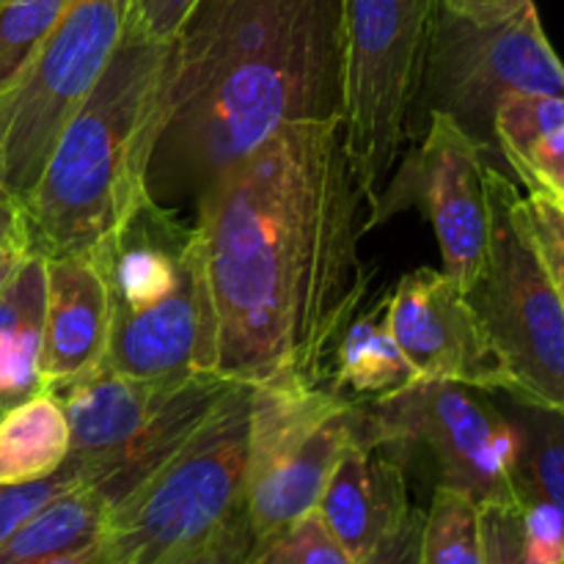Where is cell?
<instances>
[{
  "label": "cell",
  "instance_id": "33",
  "mask_svg": "<svg viewBox=\"0 0 564 564\" xmlns=\"http://www.w3.org/2000/svg\"><path fill=\"white\" fill-rule=\"evenodd\" d=\"M534 0H438V9L466 20H501L527 9Z\"/></svg>",
  "mask_w": 564,
  "mask_h": 564
},
{
  "label": "cell",
  "instance_id": "11",
  "mask_svg": "<svg viewBox=\"0 0 564 564\" xmlns=\"http://www.w3.org/2000/svg\"><path fill=\"white\" fill-rule=\"evenodd\" d=\"M510 94L564 97V66L540 25L538 6L501 20H466L438 9L419 108L449 116L496 152L494 116Z\"/></svg>",
  "mask_w": 564,
  "mask_h": 564
},
{
  "label": "cell",
  "instance_id": "32",
  "mask_svg": "<svg viewBox=\"0 0 564 564\" xmlns=\"http://www.w3.org/2000/svg\"><path fill=\"white\" fill-rule=\"evenodd\" d=\"M251 545L253 532L248 527L246 510H240L202 549H196L191 556H185V560L176 564H246Z\"/></svg>",
  "mask_w": 564,
  "mask_h": 564
},
{
  "label": "cell",
  "instance_id": "35",
  "mask_svg": "<svg viewBox=\"0 0 564 564\" xmlns=\"http://www.w3.org/2000/svg\"><path fill=\"white\" fill-rule=\"evenodd\" d=\"M28 253V240H25V229L17 231L3 248H0V292H3L6 281L11 279V273L17 270L20 259Z\"/></svg>",
  "mask_w": 564,
  "mask_h": 564
},
{
  "label": "cell",
  "instance_id": "12",
  "mask_svg": "<svg viewBox=\"0 0 564 564\" xmlns=\"http://www.w3.org/2000/svg\"><path fill=\"white\" fill-rule=\"evenodd\" d=\"M488 147L444 113L427 116V132L416 152L397 163L372 226L402 209L419 207L433 226L444 273L466 295L488 257Z\"/></svg>",
  "mask_w": 564,
  "mask_h": 564
},
{
  "label": "cell",
  "instance_id": "30",
  "mask_svg": "<svg viewBox=\"0 0 564 564\" xmlns=\"http://www.w3.org/2000/svg\"><path fill=\"white\" fill-rule=\"evenodd\" d=\"M196 3L198 0H132L124 33L152 42H171Z\"/></svg>",
  "mask_w": 564,
  "mask_h": 564
},
{
  "label": "cell",
  "instance_id": "7",
  "mask_svg": "<svg viewBox=\"0 0 564 564\" xmlns=\"http://www.w3.org/2000/svg\"><path fill=\"white\" fill-rule=\"evenodd\" d=\"M488 257L466 297L510 397L564 413V306L532 240L523 196L496 165H488Z\"/></svg>",
  "mask_w": 564,
  "mask_h": 564
},
{
  "label": "cell",
  "instance_id": "22",
  "mask_svg": "<svg viewBox=\"0 0 564 564\" xmlns=\"http://www.w3.org/2000/svg\"><path fill=\"white\" fill-rule=\"evenodd\" d=\"M510 397V394H507ZM512 400V419L518 430L516 499L518 507L551 505L564 516V413L554 408Z\"/></svg>",
  "mask_w": 564,
  "mask_h": 564
},
{
  "label": "cell",
  "instance_id": "3",
  "mask_svg": "<svg viewBox=\"0 0 564 564\" xmlns=\"http://www.w3.org/2000/svg\"><path fill=\"white\" fill-rule=\"evenodd\" d=\"M169 80L171 42L124 33L20 202L28 251L44 259L110 257L152 202L149 165L163 132Z\"/></svg>",
  "mask_w": 564,
  "mask_h": 564
},
{
  "label": "cell",
  "instance_id": "25",
  "mask_svg": "<svg viewBox=\"0 0 564 564\" xmlns=\"http://www.w3.org/2000/svg\"><path fill=\"white\" fill-rule=\"evenodd\" d=\"M246 564H358L334 540L317 512L286 527L273 538L253 540Z\"/></svg>",
  "mask_w": 564,
  "mask_h": 564
},
{
  "label": "cell",
  "instance_id": "4",
  "mask_svg": "<svg viewBox=\"0 0 564 564\" xmlns=\"http://www.w3.org/2000/svg\"><path fill=\"white\" fill-rule=\"evenodd\" d=\"M253 389L231 383L196 433L110 510L119 564H176L242 510Z\"/></svg>",
  "mask_w": 564,
  "mask_h": 564
},
{
  "label": "cell",
  "instance_id": "1",
  "mask_svg": "<svg viewBox=\"0 0 564 564\" xmlns=\"http://www.w3.org/2000/svg\"><path fill=\"white\" fill-rule=\"evenodd\" d=\"M369 209L341 121L295 124L218 176L193 207L231 383L323 386L330 347L369 297Z\"/></svg>",
  "mask_w": 564,
  "mask_h": 564
},
{
  "label": "cell",
  "instance_id": "28",
  "mask_svg": "<svg viewBox=\"0 0 564 564\" xmlns=\"http://www.w3.org/2000/svg\"><path fill=\"white\" fill-rule=\"evenodd\" d=\"M527 564H564V516L551 505H521Z\"/></svg>",
  "mask_w": 564,
  "mask_h": 564
},
{
  "label": "cell",
  "instance_id": "29",
  "mask_svg": "<svg viewBox=\"0 0 564 564\" xmlns=\"http://www.w3.org/2000/svg\"><path fill=\"white\" fill-rule=\"evenodd\" d=\"M485 564H527L521 510L516 505L479 507Z\"/></svg>",
  "mask_w": 564,
  "mask_h": 564
},
{
  "label": "cell",
  "instance_id": "38",
  "mask_svg": "<svg viewBox=\"0 0 564 564\" xmlns=\"http://www.w3.org/2000/svg\"><path fill=\"white\" fill-rule=\"evenodd\" d=\"M6 3V0H0V6H3Z\"/></svg>",
  "mask_w": 564,
  "mask_h": 564
},
{
  "label": "cell",
  "instance_id": "2",
  "mask_svg": "<svg viewBox=\"0 0 564 564\" xmlns=\"http://www.w3.org/2000/svg\"><path fill=\"white\" fill-rule=\"evenodd\" d=\"M341 121V0H198L171 39L154 204L185 213L295 124Z\"/></svg>",
  "mask_w": 564,
  "mask_h": 564
},
{
  "label": "cell",
  "instance_id": "10",
  "mask_svg": "<svg viewBox=\"0 0 564 564\" xmlns=\"http://www.w3.org/2000/svg\"><path fill=\"white\" fill-rule=\"evenodd\" d=\"M132 0H72L6 91L0 185L22 202L55 138L86 102L127 31Z\"/></svg>",
  "mask_w": 564,
  "mask_h": 564
},
{
  "label": "cell",
  "instance_id": "14",
  "mask_svg": "<svg viewBox=\"0 0 564 564\" xmlns=\"http://www.w3.org/2000/svg\"><path fill=\"white\" fill-rule=\"evenodd\" d=\"M218 317L198 231L193 226L182 251L180 284L147 308H110L105 367L127 378L160 380L218 375Z\"/></svg>",
  "mask_w": 564,
  "mask_h": 564
},
{
  "label": "cell",
  "instance_id": "27",
  "mask_svg": "<svg viewBox=\"0 0 564 564\" xmlns=\"http://www.w3.org/2000/svg\"><path fill=\"white\" fill-rule=\"evenodd\" d=\"M523 204H527L532 240L564 306V204L549 196H540V193L523 196Z\"/></svg>",
  "mask_w": 564,
  "mask_h": 564
},
{
  "label": "cell",
  "instance_id": "6",
  "mask_svg": "<svg viewBox=\"0 0 564 564\" xmlns=\"http://www.w3.org/2000/svg\"><path fill=\"white\" fill-rule=\"evenodd\" d=\"M229 386L220 375L127 378L102 364L58 391L69 460L113 510L187 444Z\"/></svg>",
  "mask_w": 564,
  "mask_h": 564
},
{
  "label": "cell",
  "instance_id": "17",
  "mask_svg": "<svg viewBox=\"0 0 564 564\" xmlns=\"http://www.w3.org/2000/svg\"><path fill=\"white\" fill-rule=\"evenodd\" d=\"M47 259L28 251L0 292V413L42 394Z\"/></svg>",
  "mask_w": 564,
  "mask_h": 564
},
{
  "label": "cell",
  "instance_id": "5",
  "mask_svg": "<svg viewBox=\"0 0 564 564\" xmlns=\"http://www.w3.org/2000/svg\"><path fill=\"white\" fill-rule=\"evenodd\" d=\"M438 0H341V135L369 204L416 127Z\"/></svg>",
  "mask_w": 564,
  "mask_h": 564
},
{
  "label": "cell",
  "instance_id": "36",
  "mask_svg": "<svg viewBox=\"0 0 564 564\" xmlns=\"http://www.w3.org/2000/svg\"><path fill=\"white\" fill-rule=\"evenodd\" d=\"M22 229V213L17 198H0V248Z\"/></svg>",
  "mask_w": 564,
  "mask_h": 564
},
{
  "label": "cell",
  "instance_id": "8",
  "mask_svg": "<svg viewBox=\"0 0 564 564\" xmlns=\"http://www.w3.org/2000/svg\"><path fill=\"white\" fill-rule=\"evenodd\" d=\"M361 405V441L405 460L413 444L427 446L441 488L477 507L516 505L518 430L490 391L441 380H416L405 391Z\"/></svg>",
  "mask_w": 564,
  "mask_h": 564
},
{
  "label": "cell",
  "instance_id": "37",
  "mask_svg": "<svg viewBox=\"0 0 564 564\" xmlns=\"http://www.w3.org/2000/svg\"><path fill=\"white\" fill-rule=\"evenodd\" d=\"M3 130H6V91H0V141H3ZM0 198H11L9 193L3 191V185H0Z\"/></svg>",
  "mask_w": 564,
  "mask_h": 564
},
{
  "label": "cell",
  "instance_id": "18",
  "mask_svg": "<svg viewBox=\"0 0 564 564\" xmlns=\"http://www.w3.org/2000/svg\"><path fill=\"white\" fill-rule=\"evenodd\" d=\"M386 317V297L364 301L336 336L325 386L350 402H378L416 383Z\"/></svg>",
  "mask_w": 564,
  "mask_h": 564
},
{
  "label": "cell",
  "instance_id": "13",
  "mask_svg": "<svg viewBox=\"0 0 564 564\" xmlns=\"http://www.w3.org/2000/svg\"><path fill=\"white\" fill-rule=\"evenodd\" d=\"M397 347L419 380L463 383L510 394V383L468 297L444 270L419 268L386 295Z\"/></svg>",
  "mask_w": 564,
  "mask_h": 564
},
{
  "label": "cell",
  "instance_id": "16",
  "mask_svg": "<svg viewBox=\"0 0 564 564\" xmlns=\"http://www.w3.org/2000/svg\"><path fill=\"white\" fill-rule=\"evenodd\" d=\"M411 505L405 460L383 446L352 438L336 460L314 512L336 543L364 564L386 527Z\"/></svg>",
  "mask_w": 564,
  "mask_h": 564
},
{
  "label": "cell",
  "instance_id": "23",
  "mask_svg": "<svg viewBox=\"0 0 564 564\" xmlns=\"http://www.w3.org/2000/svg\"><path fill=\"white\" fill-rule=\"evenodd\" d=\"M422 564H485L479 507L457 490H435L422 521Z\"/></svg>",
  "mask_w": 564,
  "mask_h": 564
},
{
  "label": "cell",
  "instance_id": "21",
  "mask_svg": "<svg viewBox=\"0 0 564 564\" xmlns=\"http://www.w3.org/2000/svg\"><path fill=\"white\" fill-rule=\"evenodd\" d=\"M108 518V501L94 488L80 485L28 518L0 545V564H42L83 549L105 532Z\"/></svg>",
  "mask_w": 564,
  "mask_h": 564
},
{
  "label": "cell",
  "instance_id": "34",
  "mask_svg": "<svg viewBox=\"0 0 564 564\" xmlns=\"http://www.w3.org/2000/svg\"><path fill=\"white\" fill-rule=\"evenodd\" d=\"M42 564H119V560H116L113 549H110L108 538H105L102 532L94 543L83 545V549L77 551H69V554L64 556H55V560L42 562Z\"/></svg>",
  "mask_w": 564,
  "mask_h": 564
},
{
  "label": "cell",
  "instance_id": "26",
  "mask_svg": "<svg viewBox=\"0 0 564 564\" xmlns=\"http://www.w3.org/2000/svg\"><path fill=\"white\" fill-rule=\"evenodd\" d=\"M86 485L80 466L66 457L64 466L55 474L44 479H33V482H20V485H0V545L28 521V518L36 516L42 507H47L50 501H55L58 496L69 494V490Z\"/></svg>",
  "mask_w": 564,
  "mask_h": 564
},
{
  "label": "cell",
  "instance_id": "31",
  "mask_svg": "<svg viewBox=\"0 0 564 564\" xmlns=\"http://www.w3.org/2000/svg\"><path fill=\"white\" fill-rule=\"evenodd\" d=\"M422 521L424 510L408 507L394 521L386 527L380 540L375 543L372 554L364 564H422L419 560V543H422Z\"/></svg>",
  "mask_w": 564,
  "mask_h": 564
},
{
  "label": "cell",
  "instance_id": "19",
  "mask_svg": "<svg viewBox=\"0 0 564 564\" xmlns=\"http://www.w3.org/2000/svg\"><path fill=\"white\" fill-rule=\"evenodd\" d=\"M494 147L529 193L564 204V97L510 94L501 99Z\"/></svg>",
  "mask_w": 564,
  "mask_h": 564
},
{
  "label": "cell",
  "instance_id": "20",
  "mask_svg": "<svg viewBox=\"0 0 564 564\" xmlns=\"http://www.w3.org/2000/svg\"><path fill=\"white\" fill-rule=\"evenodd\" d=\"M69 422L58 394L42 391L0 413V485H20L58 471L69 457Z\"/></svg>",
  "mask_w": 564,
  "mask_h": 564
},
{
  "label": "cell",
  "instance_id": "9",
  "mask_svg": "<svg viewBox=\"0 0 564 564\" xmlns=\"http://www.w3.org/2000/svg\"><path fill=\"white\" fill-rule=\"evenodd\" d=\"M358 402L328 386L253 389L246 510L253 540L273 538L317 510L336 460L358 435Z\"/></svg>",
  "mask_w": 564,
  "mask_h": 564
},
{
  "label": "cell",
  "instance_id": "24",
  "mask_svg": "<svg viewBox=\"0 0 564 564\" xmlns=\"http://www.w3.org/2000/svg\"><path fill=\"white\" fill-rule=\"evenodd\" d=\"M72 0H6L0 6V91H9Z\"/></svg>",
  "mask_w": 564,
  "mask_h": 564
},
{
  "label": "cell",
  "instance_id": "15",
  "mask_svg": "<svg viewBox=\"0 0 564 564\" xmlns=\"http://www.w3.org/2000/svg\"><path fill=\"white\" fill-rule=\"evenodd\" d=\"M110 336V286L94 257L47 259L42 383L58 394L105 364Z\"/></svg>",
  "mask_w": 564,
  "mask_h": 564
}]
</instances>
